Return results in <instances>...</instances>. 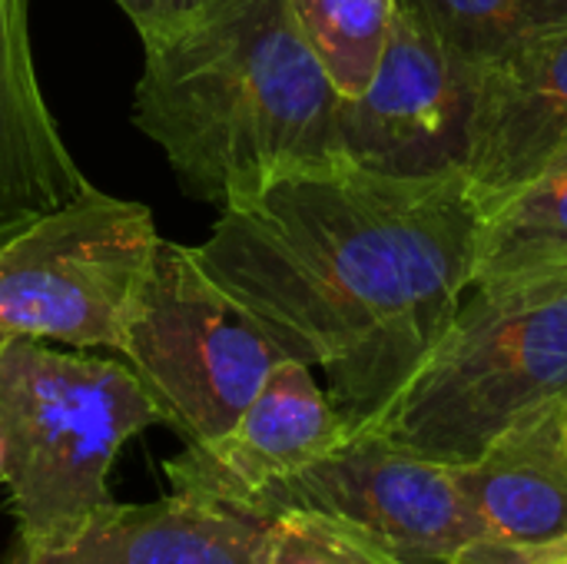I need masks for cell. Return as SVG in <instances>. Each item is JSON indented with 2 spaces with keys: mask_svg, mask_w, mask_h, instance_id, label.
Listing matches in <instances>:
<instances>
[{
  "mask_svg": "<svg viewBox=\"0 0 567 564\" xmlns=\"http://www.w3.org/2000/svg\"><path fill=\"white\" fill-rule=\"evenodd\" d=\"M339 106L292 0H196L143 37L133 126L196 203L226 209L342 160Z\"/></svg>",
  "mask_w": 567,
  "mask_h": 564,
  "instance_id": "cell-2",
  "label": "cell"
},
{
  "mask_svg": "<svg viewBox=\"0 0 567 564\" xmlns=\"http://www.w3.org/2000/svg\"><path fill=\"white\" fill-rule=\"evenodd\" d=\"M558 402H567V263L468 283L429 356L359 432L465 465Z\"/></svg>",
  "mask_w": 567,
  "mask_h": 564,
  "instance_id": "cell-3",
  "label": "cell"
},
{
  "mask_svg": "<svg viewBox=\"0 0 567 564\" xmlns=\"http://www.w3.org/2000/svg\"><path fill=\"white\" fill-rule=\"evenodd\" d=\"M567 402L495 439L478 459L449 465L475 525L455 564H528L567 545Z\"/></svg>",
  "mask_w": 567,
  "mask_h": 564,
  "instance_id": "cell-10",
  "label": "cell"
},
{
  "mask_svg": "<svg viewBox=\"0 0 567 564\" xmlns=\"http://www.w3.org/2000/svg\"><path fill=\"white\" fill-rule=\"evenodd\" d=\"M528 564H567V552L561 548V552H548V555H538L535 562Z\"/></svg>",
  "mask_w": 567,
  "mask_h": 564,
  "instance_id": "cell-19",
  "label": "cell"
},
{
  "mask_svg": "<svg viewBox=\"0 0 567 564\" xmlns=\"http://www.w3.org/2000/svg\"><path fill=\"white\" fill-rule=\"evenodd\" d=\"M133 23V30L143 37L163 30L166 23H173L179 13H186L196 0H113Z\"/></svg>",
  "mask_w": 567,
  "mask_h": 564,
  "instance_id": "cell-18",
  "label": "cell"
},
{
  "mask_svg": "<svg viewBox=\"0 0 567 564\" xmlns=\"http://www.w3.org/2000/svg\"><path fill=\"white\" fill-rule=\"evenodd\" d=\"M266 525L166 495L150 505H103L63 545H10L0 564H262Z\"/></svg>",
  "mask_w": 567,
  "mask_h": 564,
  "instance_id": "cell-13",
  "label": "cell"
},
{
  "mask_svg": "<svg viewBox=\"0 0 567 564\" xmlns=\"http://www.w3.org/2000/svg\"><path fill=\"white\" fill-rule=\"evenodd\" d=\"M289 509L336 515L402 564H455L475 545L452 469L379 432H352L302 472L256 495L243 515L269 522Z\"/></svg>",
  "mask_w": 567,
  "mask_h": 564,
  "instance_id": "cell-7",
  "label": "cell"
},
{
  "mask_svg": "<svg viewBox=\"0 0 567 564\" xmlns=\"http://www.w3.org/2000/svg\"><path fill=\"white\" fill-rule=\"evenodd\" d=\"M352 435L312 366L282 359L229 432L183 445L163 462L169 492L199 505L243 515L269 485L302 472Z\"/></svg>",
  "mask_w": 567,
  "mask_h": 564,
  "instance_id": "cell-9",
  "label": "cell"
},
{
  "mask_svg": "<svg viewBox=\"0 0 567 564\" xmlns=\"http://www.w3.org/2000/svg\"><path fill=\"white\" fill-rule=\"evenodd\" d=\"M567 140V27L475 73L462 176L482 213L528 183Z\"/></svg>",
  "mask_w": 567,
  "mask_h": 564,
  "instance_id": "cell-11",
  "label": "cell"
},
{
  "mask_svg": "<svg viewBox=\"0 0 567 564\" xmlns=\"http://www.w3.org/2000/svg\"><path fill=\"white\" fill-rule=\"evenodd\" d=\"M565 435H567V416H565Z\"/></svg>",
  "mask_w": 567,
  "mask_h": 564,
  "instance_id": "cell-20",
  "label": "cell"
},
{
  "mask_svg": "<svg viewBox=\"0 0 567 564\" xmlns=\"http://www.w3.org/2000/svg\"><path fill=\"white\" fill-rule=\"evenodd\" d=\"M565 552H567V545H565Z\"/></svg>",
  "mask_w": 567,
  "mask_h": 564,
  "instance_id": "cell-21",
  "label": "cell"
},
{
  "mask_svg": "<svg viewBox=\"0 0 567 564\" xmlns=\"http://www.w3.org/2000/svg\"><path fill=\"white\" fill-rule=\"evenodd\" d=\"M292 10L339 96H362L385 53L395 0H292Z\"/></svg>",
  "mask_w": 567,
  "mask_h": 564,
  "instance_id": "cell-16",
  "label": "cell"
},
{
  "mask_svg": "<svg viewBox=\"0 0 567 564\" xmlns=\"http://www.w3.org/2000/svg\"><path fill=\"white\" fill-rule=\"evenodd\" d=\"M567 263V140L505 203L478 216L472 283Z\"/></svg>",
  "mask_w": 567,
  "mask_h": 564,
  "instance_id": "cell-14",
  "label": "cell"
},
{
  "mask_svg": "<svg viewBox=\"0 0 567 564\" xmlns=\"http://www.w3.org/2000/svg\"><path fill=\"white\" fill-rule=\"evenodd\" d=\"M86 173L43 100L30 0H0V243L76 199Z\"/></svg>",
  "mask_w": 567,
  "mask_h": 564,
  "instance_id": "cell-12",
  "label": "cell"
},
{
  "mask_svg": "<svg viewBox=\"0 0 567 564\" xmlns=\"http://www.w3.org/2000/svg\"><path fill=\"white\" fill-rule=\"evenodd\" d=\"M472 73L567 27V0H409Z\"/></svg>",
  "mask_w": 567,
  "mask_h": 564,
  "instance_id": "cell-15",
  "label": "cell"
},
{
  "mask_svg": "<svg viewBox=\"0 0 567 564\" xmlns=\"http://www.w3.org/2000/svg\"><path fill=\"white\" fill-rule=\"evenodd\" d=\"M163 425V412L130 369L40 339L0 346V482L10 492L17 548L70 542L110 505L120 449Z\"/></svg>",
  "mask_w": 567,
  "mask_h": 564,
  "instance_id": "cell-4",
  "label": "cell"
},
{
  "mask_svg": "<svg viewBox=\"0 0 567 564\" xmlns=\"http://www.w3.org/2000/svg\"><path fill=\"white\" fill-rule=\"evenodd\" d=\"M475 73L429 30L409 0H395L379 70L362 96L342 100V153L389 176H439L462 166Z\"/></svg>",
  "mask_w": 567,
  "mask_h": 564,
  "instance_id": "cell-8",
  "label": "cell"
},
{
  "mask_svg": "<svg viewBox=\"0 0 567 564\" xmlns=\"http://www.w3.org/2000/svg\"><path fill=\"white\" fill-rule=\"evenodd\" d=\"M475 233L462 170L389 176L342 156L219 209L193 249L289 359L326 372L332 406L359 432L458 309Z\"/></svg>",
  "mask_w": 567,
  "mask_h": 564,
  "instance_id": "cell-1",
  "label": "cell"
},
{
  "mask_svg": "<svg viewBox=\"0 0 567 564\" xmlns=\"http://www.w3.org/2000/svg\"><path fill=\"white\" fill-rule=\"evenodd\" d=\"M262 564H402L355 525L309 509H289L266 525Z\"/></svg>",
  "mask_w": 567,
  "mask_h": 564,
  "instance_id": "cell-17",
  "label": "cell"
},
{
  "mask_svg": "<svg viewBox=\"0 0 567 564\" xmlns=\"http://www.w3.org/2000/svg\"><path fill=\"white\" fill-rule=\"evenodd\" d=\"M120 356L183 445L229 432L269 372L289 359L206 273L193 246L163 236L133 296Z\"/></svg>",
  "mask_w": 567,
  "mask_h": 564,
  "instance_id": "cell-5",
  "label": "cell"
},
{
  "mask_svg": "<svg viewBox=\"0 0 567 564\" xmlns=\"http://www.w3.org/2000/svg\"><path fill=\"white\" fill-rule=\"evenodd\" d=\"M159 233L143 203L86 186L0 243V346L53 339L123 349V329Z\"/></svg>",
  "mask_w": 567,
  "mask_h": 564,
  "instance_id": "cell-6",
  "label": "cell"
}]
</instances>
